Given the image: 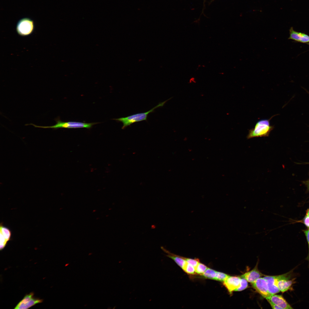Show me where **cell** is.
Masks as SVG:
<instances>
[{
	"label": "cell",
	"instance_id": "6da1fadb",
	"mask_svg": "<svg viewBox=\"0 0 309 309\" xmlns=\"http://www.w3.org/2000/svg\"><path fill=\"white\" fill-rule=\"evenodd\" d=\"M273 117L268 119H262L257 122L254 127L249 130L247 138L268 136L274 128L270 123V120Z\"/></svg>",
	"mask_w": 309,
	"mask_h": 309
},
{
	"label": "cell",
	"instance_id": "7a4b0ae2",
	"mask_svg": "<svg viewBox=\"0 0 309 309\" xmlns=\"http://www.w3.org/2000/svg\"><path fill=\"white\" fill-rule=\"evenodd\" d=\"M171 98L163 102L160 103L157 106L147 112L137 113L126 117L113 119L122 122L123 124V126L122 127V129H124L134 123L144 120L147 121L148 114L153 112L156 108L163 106L165 103Z\"/></svg>",
	"mask_w": 309,
	"mask_h": 309
},
{
	"label": "cell",
	"instance_id": "3957f363",
	"mask_svg": "<svg viewBox=\"0 0 309 309\" xmlns=\"http://www.w3.org/2000/svg\"><path fill=\"white\" fill-rule=\"evenodd\" d=\"M56 123L54 125L49 126H42L35 125L33 124H30L28 125H31L36 127L42 128H52L57 129L59 128H90L93 125L96 124V123H86L84 122H63L59 119L56 120Z\"/></svg>",
	"mask_w": 309,
	"mask_h": 309
},
{
	"label": "cell",
	"instance_id": "277c9868",
	"mask_svg": "<svg viewBox=\"0 0 309 309\" xmlns=\"http://www.w3.org/2000/svg\"><path fill=\"white\" fill-rule=\"evenodd\" d=\"M34 29L33 21L27 17L20 19L17 22L16 27L17 33L21 36H26L31 34L33 31Z\"/></svg>",
	"mask_w": 309,
	"mask_h": 309
},
{
	"label": "cell",
	"instance_id": "5b68a950",
	"mask_svg": "<svg viewBox=\"0 0 309 309\" xmlns=\"http://www.w3.org/2000/svg\"><path fill=\"white\" fill-rule=\"evenodd\" d=\"M290 272L281 275L275 276V284L280 291L282 293L290 289L294 282V279L290 280Z\"/></svg>",
	"mask_w": 309,
	"mask_h": 309
},
{
	"label": "cell",
	"instance_id": "8992f818",
	"mask_svg": "<svg viewBox=\"0 0 309 309\" xmlns=\"http://www.w3.org/2000/svg\"><path fill=\"white\" fill-rule=\"evenodd\" d=\"M253 287L266 299L272 295L269 292L266 280L264 278H260L252 283Z\"/></svg>",
	"mask_w": 309,
	"mask_h": 309
},
{
	"label": "cell",
	"instance_id": "52a82bcc",
	"mask_svg": "<svg viewBox=\"0 0 309 309\" xmlns=\"http://www.w3.org/2000/svg\"><path fill=\"white\" fill-rule=\"evenodd\" d=\"M33 294L31 293L26 295L17 304L15 309H27L36 304L40 303L42 300L33 297Z\"/></svg>",
	"mask_w": 309,
	"mask_h": 309
},
{
	"label": "cell",
	"instance_id": "ba28073f",
	"mask_svg": "<svg viewBox=\"0 0 309 309\" xmlns=\"http://www.w3.org/2000/svg\"><path fill=\"white\" fill-rule=\"evenodd\" d=\"M241 278L240 277L229 276L223 282V284L229 293L231 294L233 291L240 286Z\"/></svg>",
	"mask_w": 309,
	"mask_h": 309
},
{
	"label": "cell",
	"instance_id": "9c48e42d",
	"mask_svg": "<svg viewBox=\"0 0 309 309\" xmlns=\"http://www.w3.org/2000/svg\"><path fill=\"white\" fill-rule=\"evenodd\" d=\"M289 39L303 43L307 44L309 43V35L304 33L296 31L292 27H291L289 29Z\"/></svg>",
	"mask_w": 309,
	"mask_h": 309
},
{
	"label": "cell",
	"instance_id": "30bf717a",
	"mask_svg": "<svg viewBox=\"0 0 309 309\" xmlns=\"http://www.w3.org/2000/svg\"><path fill=\"white\" fill-rule=\"evenodd\" d=\"M280 307L281 309H292L293 308L288 303L283 297L280 295H272L266 299Z\"/></svg>",
	"mask_w": 309,
	"mask_h": 309
},
{
	"label": "cell",
	"instance_id": "8fae6325",
	"mask_svg": "<svg viewBox=\"0 0 309 309\" xmlns=\"http://www.w3.org/2000/svg\"><path fill=\"white\" fill-rule=\"evenodd\" d=\"M263 276V274L258 270L257 265L252 270L242 274L240 277L244 278L247 282L252 283Z\"/></svg>",
	"mask_w": 309,
	"mask_h": 309
},
{
	"label": "cell",
	"instance_id": "7c38bea8",
	"mask_svg": "<svg viewBox=\"0 0 309 309\" xmlns=\"http://www.w3.org/2000/svg\"><path fill=\"white\" fill-rule=\"evenodd\" d=\"M161 249L165 252L167 253L166 256L167 257L173 260L179 266L183 269L187 263L185 258L170 253L163 247H161Z\"/></svg>",
	"mask_w": 309,
	"mask_h": 309
},
{
	"label": "cell",
	"instance_id": "4fadbf2b",
	"mask_svg": "<svg viewBox=\"0 0 309 309\" xmlns=\"http://www.w3.org/2000/svg\"><path fill=\"white\" fill-rule=\"evenodd\" d=\"M264 278L266 281L269 292L271 295L280 292L275 284V276H266Z\"/></svg>",
	"mask_w": 309,
	"mask_h": 309
},
{
	"label": "cell",
	"instance_id": "5bb4252c",
	"mask_svg": "<svg viewBox=\"0 0 309 309\" xmlns=\"http://www.w3.org/2000/svg\"><path fill=\"white\" fill-rule=\"evenodd\" d=\"M217 271L208 268L205 272L202 274L204 278L215 280Z\"/></svg>",
	"mask_w": 309,
	"mask_h": 309
},
{
	"label": "cell",
	"instance_id": "9a60e30c",
	"mask_svg": "<svg viewBox=\"0 0 309 309\" xmlns=\"http://www.w3.org/2000/svg\"><path fill=\"white\" fill-rule=\"evenodd\" d=\"M0 233L3 235L7 242L10 240L11 236V232L9 229L1 225Z\"/></svg>",
	"mask_w": 309,
	"mask_h": 309
},
{
	"label": "cell",
	"instance_id": "2e32d148",
	"mask_svg": "<svg viewBox=\"0 0 309 309\" xmlns=\"http://www.w3.org/2000/svg\"><path fill=\"white\" fill-rule=\"evenodd\" d=\"M183 270L189 274L193 275L196 274L195 268L187 262Z\"/></svg>",
	"mask_w": 309,
	"mask_h": 309
},
{
	"label": "cell",
	"instance_id": "e0dca14e",
	"mask_svg": "<svg viewBox=\"0 0 309 309\" xmlns=\"http://www.w3.org/2000/svg\"><path fill=\"white\" fill-rule=\"evenodd\" d=\"M207 268L205 265L199 262L195 268V273L198 274L202 275Z\"/></svg>",
	"mask_w": 309,
	"mask_h": 309
},
{
	"label": "cell",
	"instance_id": "ac0fdd59",
	"mask_svg": "<svg viewBox=\"0 0 309 309\" xmlns=\"http://www.w3.org/2000/svg\"><path fill=\"white\" fill-rule=\"evenodd\" d=\"M228 276L225 273L217 271L215 280L223 282Z\"/></svg>",
	"mask_w": 309,
	"mask_h": 309
},
{
	"label": "cell",
	"instance_id": "d6986e66",
	"mask_svg": "<svg viewBox=\"0 0 309 309\" xmlns=\"http://www.w3.org/2000/svg\"><path fill=\"white\" fill-rule=\"evenodd\" d=\"M247 286L248 283L247 280L244 278H241L240 286L235 291H241L246 288Z\"/></svg>",
	"mask_w": 309,
	"mask_h": 309
},
{
	"label": "cell",
	"instance_id": "ffe728a7",
	"mask_svg": "<svg viewBox=\"0 0 309 309\" xmlns=\"http://www.w3.org/2000/svg\"><path fill=\"white\" fill-rule=\"evenodd\" d=\"M185 259L187 263L192 265L195 268L199 262V260L198 259H191L186 258H185Z\"/></svg>",
	"mask_w": 309,
	"mask_h": 309
},
{
	"label": "cell",
	"instance_id": "44dd1931",
	"mask_svg": "<svg viewBox=\"0 0 309 309\" xmlns=\"http://www.w3.org/2000/svg\"><path fill=\"white\" fill-rule=\"evenodd\" d=\"M0 249H3L6 245L7 241L6 240L3 235L0 233Z\"/></svg>",
	"mask_w": 309,
	"mask_h": 309
},
{
	"label": "cell",
	"instance_id": "7402d4cb",
	"mask_svg": "<svg viewBox=\"0 0 309 309\" xmlns=\"http://www.w3.org/2000/svg\"><path fill=\"white\" fill-rule=\"evenodd\" d=\"M303 232L306 237L308 245V253L306 259L309 261V229H308L303 230Z\"/></svg>",
	"mask_w": 309,
	"mask_h": 309
},
{
	"label": "cell",
	"instance_id": "603a6c76",
	"mask_svg": "<svg viewBox=\"0 0 309 309\" xmlns=\"http://www.w3.org/2000/svg\"><path fill=\"white\" fill-rule=\"evenodd\" d=\"M303 221V223L305 226L309 229V215H306Z\"/></svg>",
	"mask_w": 309,
	"mask_h": 309
},
{
	"label": "cell",
	"instance_id": "cb8c5ba5",
	"mask_svg": "<svg viewBox=\"0 0 309 309\" xmlns=\"http://www.w3.org/2000/svg\"><path fill=\"white\" fill-rule=\"evenodd\" d=\"M267 300L270 304V306H271V307L272 308L281 309L280 307L276 305L270 301L268 300Z\"/></svg>",
	"mask_w": 309,
	"mask_h": 309
},
{
	"label": "cell",
	"instance_id": "d4e9b609",
	"mask_svg": "<svg viewBox=\"0 0 309 309\" xmlns=\"http://www.w3.org/2000/svg\"><path fill=\"white\" fill-rule=\"evenodd\" d=\"M306 215H309V208L307 210Z\"/></svg>",
	"mask_w": 309,
	"mask_h": 309
},
{
	"label": "cell",
	"instance_id": "484cf974",
	"mask_svg": "<svg viewBox=\"0 0 309 309\" xmlns=\"http://www.w3.org/2000/svg\"><path fill=\"white\" fill-rule=\"evenodd\" d=\"M307 44L308 45H309V43H307Z\"/></svg>",
	"mask_w": 309,
	"mask_h": 309
}]
</instances>
